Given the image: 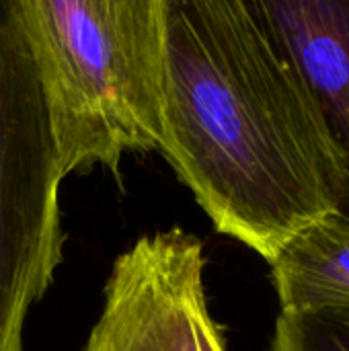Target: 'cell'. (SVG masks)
<instances>
[{"instance_id":"obj_5","label":"cell","mask_w":349,"mask_h":351,"mask_svg":"<svg viewBox=\"0 0 349 351\" xmlns=\"http://www.w3.org/2000/svg\"><path fill=\"white\" fill-rule=\"evenodd\" d=\"M257 2L315 97L349 171V0ZM333 216L349 226V183Z\"/></svg>"},{"instance_id":"obj_6","label":"cell","mask_w":349,"mask_h":351,"mask_svg":"<svg viewBox=\"0 0 349 351\" xmlns=\"http://www.w3.org/2000/svg\"><path fill=\"white\" fill-rule=\"evenodd\" d=\"M269 267L280 313L349 308V226L337 216L300 230Z\"/></svg>"},{"instance_id":"obj_3","label":"cell","mask_w":349,"mask_h":351,"mask_svg":"<svg viewBox=\"0 0 349 351\" xmlns=\"http://www.w3.org/2000/svg\"><path fill=\"white\" fill-rule=\"evenodd\" d=\"M56 148L31 56L0 0V351H25V321L62 263Z\"/></svg>"},{"instance_id":"obj_1","label":"cell","mask_w":349,"mask_h":351,"mask_svg":"<svg viewBox=\"0 0 349 351\" xmlns=\"http://www.w3.org/2000/svg\"><path fill=\"white\" fill-rule=\"evenodd\" d=\"M160 152L220 234L267 263L337 212L348 160L257 0H163Z\"/></svg>"},{"instance_id":"obj_2","label":"cell","mask_w":349,"mask_h":351,"mask_svg":"<svg viewBox=\"0 0 349 351\" xmlns=\"http://www.w3.org/2000/svg\"><path fill=\"white\" fill-rule=\"evenodd\" d=\"M31 56L62 175L119 171L163 140V0H4Z\"/></svg>"},{"instance_id":"obj_4","label":"cell","mask_w":349,"mask_h":351,"mask_svg":"<svg viewBox=\"0 0 349 351\" xmlns=\"http://www.w3.org/2000/svg\"><path fill=\"white\" fill-rule=\"evenodd\" d=\"M204 269L202 241L181 226L140 237L113 261L82 351H226Z\"/></svg>"},{"instance_id":"obj_7","label":"cell","mask_w":349,"mask_h":351,"mask_svg":"<svg viewBox=\"0 0 349 351\" xmlns=\"http://www.w3.org/2000/svg\"><path fill=\"white\" fill-rule=\"evenodd\" d=\"M272 351H349V308L280 313Z\"/></svg>"}]
</instances>
